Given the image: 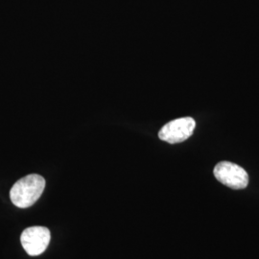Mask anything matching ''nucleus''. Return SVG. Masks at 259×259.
<instances>
[{
  "label": "nucleus",
  "instance_id": "nucleus-1",
  "mask_svg": "<svg viewBox=\"0 0 259 259\" xmlns=\"http://www.w3.org/2000/svg\"><path fill=\"white\" fill-rule=\"evenodd\" d=\"M46 188L45 178L31 174L19 180L10 190L12 203L19 208H27L40 198Z\"/></svg>",
  "mask_w": 259,
  "mask_h": 259
},
{
  "label": "nucleus",
  "instance_id": "nucleus-2",
  "mask_svg": "<svg viewBox=\"0 0 259 259\" xmlns=\"http://www.w3.org/2000/svg\"><path fill=\"white\" fill-rule=\"evenodd\" d=\"M218 182L232 189H244L249 185V175L244 168L230 161H221L214 168Z\"/></svg>",
  "mask_w": 259,
  "mask_h": 259
},
{
  "label": "nucleus",
  "instance_id": "nucleus-3",
  "mask_svg": "<svg viewBox=\"0 0 259 259\" xmlns=\"http://www.w3.org/2000/svg\"><path fill=\"white\" fill-rule=\"evenodd\" d=\"M196 127L192 117H182L168 122L158 133V138L170 144L184 142L189 139Z\"/></svg>",
  "mask_w": 259,
  "mask_h": 259
},
{
  "label": "nucleus",
  "instance_id": "nucleus-4",
  "mask_svg": "<svg viewBox=\"0 0 259 259\" xmlns=\"http://www.w3.org/2000/svg\"><path fill=\"white\" fill-rule=\"evenodd\" d=\"M51 239V234L46 227H31L24 230L20 242L24 250L31 256H37L45 252Z\"/></svg>",
  "mask_w": 259,
  "mask_h": 259
}]
</instances>
